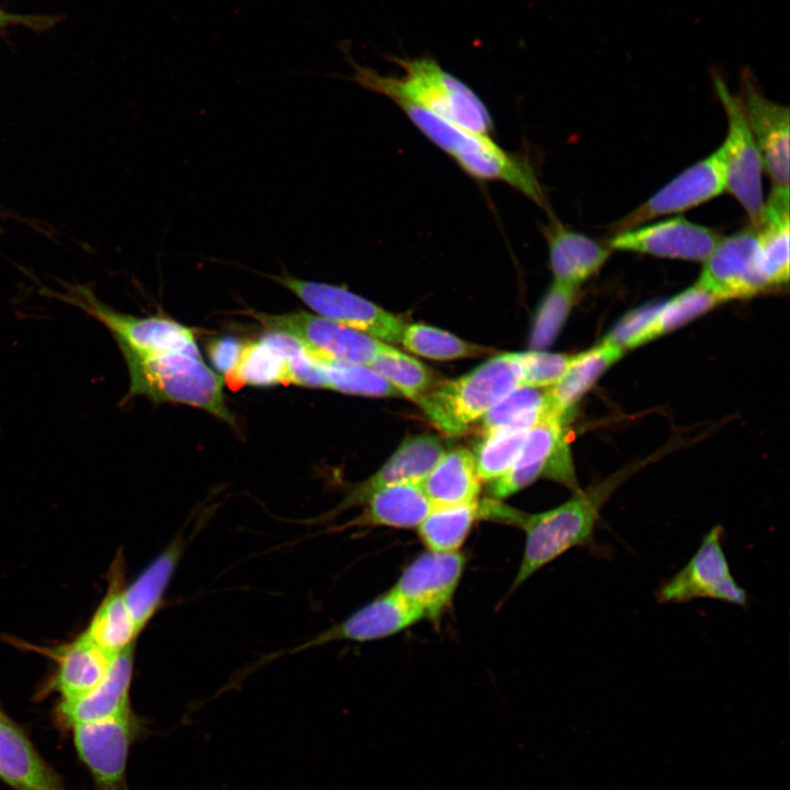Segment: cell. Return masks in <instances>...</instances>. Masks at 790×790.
Returning a JSON list of instances; mask_svg holds the SVG:
<instances>
[{"mask_svg": "<svg viewBox=\"0 0 790 790\" xmlns=\"http://www.w3.org/2000/svg\"><path fill=\"white\" fill-rule=\"evenodd\" d=\"M341 50L353 68L350 79L362 88L394 102L411 103L461 128L489 135L493 122L485 104L470 87L443 69L435 58L388 57L404 71L397 77L381 75L359 65L350 56L346 43L341 44Z\"/></svg>", "mask_w": 790, "mask_h": 790, "instance_id": "obj_1", "label": "cell"}, {"mask_svg": "<svg viewBox=\"0 0 790 790\" xmlns=\"http://www.w3.org/2000/svg\"><path fill=\"white\" fill-rule=\"evenodd\" d=\"M621 479L614 477L577 492L564 504L538 514H526L497 501L487 518L518 526L524 531L523 554L511 589L574 548L595 546L600 509Z\"/></svg>", "mask_w": 790, "mask_h": 790, "instance_id": "obj_2", "label": "cell"}, {"mask_svg": "<svg viewBox=\"0 0 790 790\" xmlns=\"http://www.w3.org/2000/svg\"><path fill=\"white\" fill-rule=\"evenodd\" d=\"M129 374L127 397L143 396L156 404H183L203 409L236 427L224 396V379L202 356L171 351L123 356Z\"/></svg>", "mask_w": 790, "mask_h": 790, "instance_id": "obj_3", "label": "cell"}, {"mask_svg": "<svg viewBox=\"0 0 790 790\" xmlns=\"http://www.w3.org/2000/svg\"><path fill=\"white\" fill-rule=\"evenodd\" d=\"M520 382L518 353H503L461 377L435 383L415 403L440 431L456 436L520 386Z\"/></svg>", "mask_w": 790, "mask_h": 790, "instance_id": "obj_4", "label": "cell"}, {"mask_svg": "<svg viewBox=\"0 0 790 790\" xmlns=\"http://www.w3.org/2000/svg\"><path fill=\"white\" fill-rule=\"evenodd\" d=\"M396 104L436 146L450 155L470 176L505 182L539 205H545L540 182L531 166L500 148L486 134L461 128L411 103Z\"/></svg>", "mask_w": 790, "mask_h": 790, "instance_id": "obj_5", "label": "cell"}, {"mask_svg": "<svg viewBox=\"0 0 790 790\" xmlns=\"http://www.w3.org/2000/svg\"><path fill=\"white\" fill-rule=\"evenodd\" d=\"M63 293L50 292L102 324L113 336L123 356H150L181 351L201 356L192 328L166 316L138 317L101 302L86 285L68 284Z\"/></svg>", "mask_w": 790, "mask_h": 790, "instance_id": "obj_6", "label": "cell"}, {"mask_svg": "<svg viewBox=\"0 0 790 790\" xmlns=\"http://www.w3.org/2000/svg\"><path fill=\"white\" fill-rule=\"evenodd\" d=\"M245 314L270 332L295 339L318 358L370 366L386 343L326 317L296 309L269 314L249 309Z\"/></svg>", "mask_w": 790, "mask_h": 790, "instance_id": "obj_7", "label": "cell"}, {"mask_svg": "<svg viewBox=\"0 0 790 790\" xmlns=\"http://www.w3.org/2000/svg\"><path fill=\"white\" fill-rule=\"evenodd\" d=\"M712 78L727 119V134L719 148L725 190L740 202L752 226L756 227L765 205L761 157L745 119L741 98L732 94L718 72H713Z\"/></svg>", "mask_w": 790, "mask_h": 790, "instance_id": "obj_8", "label": "cell"}, {"mask_svg": "<svg viewBox=\"0 0 790 790\" xmlns=\"http://www.w3.org/2000/svg\"><path fill=\"white\" fill-rule=\"evenodd\" d=\"M267 276L291 291L319 316L383 342H400L406 326L402 318L343 286L303 280L286 271Z\"/></svg>", "mask_w": 790, "mask_h": 790, "instance_id": "obj_9", "label": "cell"}, {"mask_svg": "<svg viewBox=\"0 0 790 790\" xmlns=\"http://www.w3.org/2000/svg\"><path fill=\"white\" fill-rule=\"evenodd\" d=\"M74 744L98 790H126L132 745L143 735V721L132 707L112 716L74 724Z\"/></svg>", "mask_w": 790, "mask_h": 790, "instance_id": "obj_10", "label": "cell"}, {"mask_svg": "<svg viewBox=\"0 0 790 790\" xmlns=\"http://www.w3.org/2000/svg\"><path fill=\"white\" fill-rule=\"evenodd\" d=\"M721 526L710 529L687 564L659 585L655 592L659 603H687L696 599H713L745 607L747 592L730 568L722 540Z\"/></svg>", "mask_w": 790, "mask_h": 790, "instance_id": "obj_11", "label": "cell"}, {"mask_svg": "<svg viewBox=\"0 0 790 790\" xmlns=\"http://www.w3.org/2000/svg\"><path fill=\"white\" fill-rule=\"evenodd\" d=\"M565 419L551 416L528 430L515 464L490 483L492 496L508 497L541 476L578 489L565 438Z\"/></svg>", "mask_w": 790, "mask_h": 790, "instance_id": "obj_12", "label": "cell"}, {"mask_svg": "<svg viewBox=\"0 0 790 790\" xmlns=\"http://www.w3.org/2000/svg\"><path fill=\"white\" fill-rule=\"evenodd\" d=\"M697 284L718 300L748 298L770 290L765 276L755 228L721 238L704 261Z\"/></svg>", "mask_w": 790, "mask_h": 790, "instance_id": "obj_13", "label": "cell"}, {"mask_svg": "<svg viewBox=\"0 0 790 790\" xmlns=\"http://www.w3.org/2000/svg\"><path fill=\"white\" fill-rule=\"evenodd\" d=\"M466 564L456 552L428 550L411 561L392 587L424 619L438 621L451 606Z\"/></svg>", "mask_w": 790, "mask_h": 790, "instance_id": "obj_14", "label": "cell"}, {"mask_svg": "<svg viewBox=\"0 0 790 790\" xmlns=\"http://www.w3.org/2000/svg\"><path fill=\"white\" fill-rule=\"evenodd\" d=\"M725 191L723 163L719 148L690 166L637 208L616 224L620 233L664 215L677 214L720 195Z\"/></svg>", "mask_w": 790, "mask_h": 790, "instance_id": "obj_15", "label": "cell"}, {"mask_svg": "<svg viewBox=\"0 0 790 790\" xmlns=\"http://www.w3.org/2000/svg\"><path fill=\"white\" fill-rule=\"evenodd\" d=\"M721 238L714 229L684 217H674L617 233L608 241V247L611 250L704 262Z\"/></svg>", "mask_w": 790, "mask_h": 790, "instance_id": "obj_16", "label": "cell"}, {"mask_svg": "<svg viewBox=\"0 0 790 790\" xmlns=\"http://www.w3.org/2000/svg\"><path fill=\"white\" fill-rule=\"evenodd\" d=\"M740 98L772 188L789 190V108L767 99L748 71L744 74Z\"/></svg>", "mask_w": 790, "mask_h": 790, "instance_id": "obj_17", "label": "cell"}, {"mask_svg": "<svg viewBox=\"0 0 790 790\" xmlns=\"http://www.w3.org/2000/svg\"><path fill=\"white\" fill-rule=\"evenodd\" d=\"M422 614L393 590L380 595L338 624L323 631L294 651L307 650L335 641L368 642L388 637L411 627Z\"/></svg>", "mask_w": 790, "mask_h": 790, "instance_id": "obj_18", "label": "cell"}, {"mask_svg": "<svg viewBox=\"0 0 790 790\" xmlns=\"http://www.w3.org/2000/svg\"><path fill=\"white\" fill-rule=\"evenodd\" d=\"M443 454V444L437 436L420 435L406 439L386 463L374 475L356 486L328 517L363 505L373 492L384 486L399 483L420 484Z\"/></svg>", "mask_w": 790, "mask_h": 790, "instance_id": "obj_19", "label": "cell"}, {"mask_svg": "<svg viewBox=\"0 0 790 790\" xmlns=\"http://www.w3.org/2000/svg\"><path fill=\"white\" fill-rule=\"evenodd\" d=\"M134 644L116 654L103 679L77 698L61 700L58 714L67 726L105 719L131 708Z\"/></svg>", "mask_w": 790, "mask_h": 790, "instance_id": "obj_20", "label": "cell"}, {"mask_svg": "<svg viewBox=\"0 0 790 790\" xmlns=\"http://www.w3.org/2000/svg\"><path fill=\"white\" fill-rule=\"evenodd\" d=\"M0 779L13 790H68L24 731L1 708Z\"/></svg>", "mask_w": 790, "mask_h": 790, "instance_id": "obj_21", "label": "cell"}, {"mask_svg": "<svg viewBox=\"0 0 790 790\" xmlns=\"http://www.w3.org/2000/svg\"><path fill=\"white\" fill-rule=\"evenodd\" d=\"M546 239L554 282L574 289L595 275L611 252L608 246L561 224L548 228Z\"/></svg>", "mask_w": 790, "mask_h": 790, "instance_id": "obj_22", "label": "cell"}, {"mask_svg": "<svg viewBox=\"0 0 790 790\" xmlns=\"http://www.w3.org/2000/svg\"><path fill=\"white\" fill-rule=\"evenodd\" d=\"M362 514L345 524L351 527L417 528L432 509L418 483H399L373 492Z\"/></svg>", "mask_w": 790, "mask_h": 790, "instance_id": "obj_23", "label": "cell"}, {"mask_svg": "<svg viewBox=\"0 0 790 790\" xmlns=\"http://www.w3.org/2000/svg\"><path fill=\"white\" fill-rule=\"evenodd\" d=\"M789 190L772 188L757 234L761 267L770 289L789 281Z\"/></svg>", "mask_w": 790, "mask_h": 790, "instance_id": "obj_24", "label": "cell"}, {"mask_svg": "<svg viewBox=\"0 0 790 790\" xmlns=\"http://www.w3.org/2000/svg\"><path fill=\"white\" fill-rule=\"evenodd\" d=\"M57 662L54 686L68 700L84 695L105 676L114 656L101 650L86 633L53 652Z\"/></svg>", "mask_w": 790, "mask_h": 790, "instance_id": "obj_25", "label": "cell"}, {"mask_svg": "<svg viewBox=\"0 0 790 790\" xmlns=\"http://www.w3.org/2000/svg\"><path fill=\"white\" fill-rule=\"evenodd\" d=\"M183 541L177 537L148 566L123 589L124 600L138 633L160 608L167 587L183 551Z\"/></svg>", "mask_w": 790, "mask_h": 790, "instance_id": "obj_26", "label": "cell"}, {"mask_svg": "<svg viewBox=\"0 0 790 790\" xmlns=\"http://www.w3.org/2000/svg\"><path fill=\"white\" fill-rule=\"evenodd\" d=\"M420 485L432 507L477 501L481 479L473 454L466 449L444 453Z\"/></svg>", "mask_w": 790, "mask_h": 790, "instance_id": "obj_27", "label": "cell"}, {"mask_svg": "<svg viewBox=\"0 0 790 790\" xmlns=\"http://www.w3.org/2000/svg\"><path fill=\"white\" fill-rule=\"evenodd\" d=\"M622 352L619 347L603 340L589 350L573 354L564 375L546 390L552 410L566 417L600 375L622 356Z\"/></svg>", "mask_w": 790, "mask_h": 790, "instance_id": "obj_28", "label": "cell"}, {"mask_svg": "<svg viewBox=\"0 0 790 790\" xmlns=\"http://www.w3.org/2000/svg\"><path fill=\"white\" fill-rule=\"evenodd\" d=\"M123 589L122 569L115 568L111 587L84 631L93 643L112 656L133 645L139 634Z\"/></svg>", "mask_w": 790, "mask_h": 790, "instance_id": "obj_29", "label": "cell"}, {"mask_svg": "<svg viewBox=\"0 0 790 790\" xmlns=\"http://www.w3.org/2000/svg\"><path fill=\"white\" fill-rule=\"evenodd\" d=\"M224 380L232 387L287 384L286 358L276 335L269 332L259 340L244 342L235 370Z\"/></svg>", "mask_w": 790, "mask_h": 790, "instance_id": "obj_30", "label": "cell"}, {"mask_svg": "<svg viewBox=\"0 0 790 790\" xmlns=\"http://www.w3.org/2000/svg\"><path fill=\"white\" fill-rule=\"evenodd\" d=\"M551 416L560 415L552 410L548 391L520 385L493 406L481 420L485 432L500 428L529 430Z\"/></svg>", "mask_w": 790, "mask_h": 790, "instance_id": "obj_31", "label": "cell"}, {"mask_svg": "<svg viewBox=\"0 0 790 790\" xmlns=\"http://www.w3.org/2000/svg\"><path fill=\"white\" fill-rule=\"evenodd\" d=\"M478 518L481 512L477 501L432 507L417 527L418 535L430 551L456 552Z\"/></svg>", "mask_w": 790, "mask_h": 790, "instance_id": "obj_32", "label": "cell"}, {"mask_svg": "<svg viewBox=\"0 0 790 790\" xmlns=\"http://www.w3.org/2000/svg\"><path fill=\"white\" fill-rule=\"evenodd\" d=\"M400 342L411 353L433 360L478 357L489 352L485 347L424 324H406Z\"/></svg>", "mask_w": 790, "mask_h": 790, "instance_id": "obj_33", "label": "cell"}, {"mask_svg": "<svg viewBox=\"0 0 790 790\" xmlns=\"http://www.w3.org/2000/svg\"><path fill=\"white\" fill-rule=\"evenodd\" d=\"M527 432V429L518 428H500L486 432L473 454L481 481L493 482L515 464Z\"/></svg>", "mask_w": 790, "mask_h": 790, "instance_id": "obj_34", "label": "cell"}, {"mask_svg": "<svg viewBox=\"0 0 790 790\" xmlns=\"http://www.w3.org/2000/svg\"><path fill=\"white\" fill-rule=\"evenodd\" d=\"M370 368L400 395L414 402L436 383L431 371L424 363L388 345H385Z\"/></svg>", "mask_w": 790, "mask_h": 790, "instance_id": "obj_35", "label": "cell"}, {"mask_svg": "<svg viewBox=\"0 0 790 790\" xmlns=\"http://www.w3.org/2000/svg\"><path fill=\"white\" fill-rule=\"evenodd\" d=\"M318 359L324 366L326 388L345 394L374 397L400 395L395 387L368 365Z\"/></svg>", "mask_w": 790, "mask_h": 790, "instance_id": "obj_36", "label": "cell"}, {"mask_svg": "<svg viewBox=\"0 0 790 790\" xmlns=\"http://www.w3.org/2000/svg\"><path fill=\"white\" fill-rule=\"evenodd\" d=\"M721 303L712 293L695 284L668 301L661 302L652 338H656L708 312Z\"/></svg>", "mask_w": 790, "mask_h": 790, "instance_id": "obj_37", "label": "cell"}, {"mask_svg": "<svg viewBox=\"0 0 790 790\" xmlns=\"http://www.w3.org/2000/svg\"><path fill=\"white\" fill-rule=\"evenodd\" d=\"M576 292L577 289L553 282L535 315L530 339L533 349H543L553 342L571 312Z\"/></svg>", "mask_w": 790, "mask_h": 790, "instance_id": "obj_38", "label": "cell"}, {"mask_svg": "<svg viewBox=\"0 0 790 790\" xmlns=\"http://www.w3.org/2000/svg\"><path fill=\"white\" fill-rule=\"evenodd\" d=\"M573 354L550 353L540 350L518 353L521 370L520 385L551 387L566 372Z\"/></svg>", "mask_w": 790, "mask_h": 790, "instance_id": "obj_39", "label": "cell"}, {"mask_svg": "<svg viewBox=\"0 0 790 790\" xmlns=\"http://www.w3.org/2000/svg\"><path fill=\"white\" fill-rule=\"evenodd\" d=\"M661 302L648 303L625 314L605 338L624 350L652 340V329Z\"/></svg>", "mask_w": 790, "mask_h": 790, "instance_id": "obj_40", "label": "cell"}, {"mask_svg": "<svg viewBox=\"0 0 790 790\" xmlns=\"http://www.w3.org/2000/svg\"><path fill=\"white\" fill-rule=\"evenodd\" d=\"M242 347L244 342L229 336L208 342L207 354L213 366L222 374L223 379L227 377L235 370Z\"/></svg>", "mask_w": 790, "mask_h": 790, "instance_id": "obj_41", "label": "cell"}, {"mask_svg": "<svg viewBox=\"0 0 790 790\" xmlns=\"http://www.w3.org/2000/svg\"><path fill=\"white\" fill-rule=\"evenodd\" d=\"M54 23L55 18L52 16L15 14L0 7V29L21 25L34 31H42L52 27Z\"/></svg>", "mask_w": 790, "mask_h": 790, "instance_id": "obj_42", "label": "cell"}]
</instances>
